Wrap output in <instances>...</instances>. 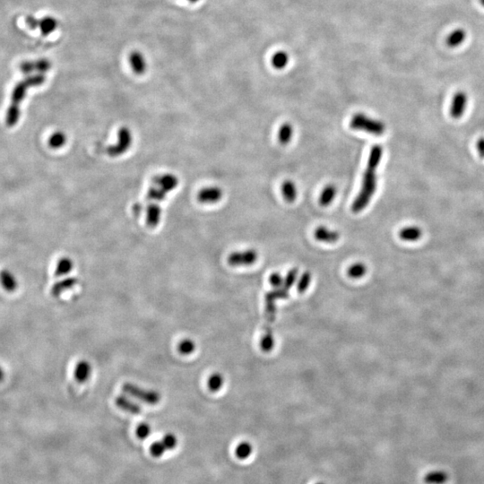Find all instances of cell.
Wrapping results in <instances>:
<instances>
[{
	"label": "cell",
	"mask_w": 484,
	"mask_h": 484,
	"mask_svg": "<svg viewBox=\"0 0 484 484\" xmlns=\"http://www.w3.org/2000/svg\"><path fill=\"white\" fill-rule=\"evenodd\" d=\"M260 346L265 353H268L271 351L272 349L274 348V340L273 338L272 334H266L265 336H263L262 339H261V342H260Z\"/></svg>",
	"instance_id": "cell-33"
},
{
	"label": "cell",
	"mask_w": 484,
	"mask_h": 484,
	"mask_svg": "<svg viewBox=\"0 0 484 484\" xmlns=\"http://www.w3.org/2000/svg\"><path fill=\"white\" fill-rule=\"evenodd\" d=\"M153 182L155 186L159 187L160 189H163L168 193L177 188L178 179L173 174H164L154 177Z\"/></svg>",
	"instance_id": "cell-11"
},
{
	"label": "cell",
	"mask_w": 484,
	"mask_h": 484,
	"mask_svg": "<svg viewBox=\"0 0 484 484\" xmlns=\"http://www.w3.org/2000/svg\"><path fill=\"white\" fill-rule=\"evenodd\" d=\"M77 283H78V279L75 277H68L63 279V280H60V281H59L58 283H56L52 286L51 291H50L51 295L58 298V297L61 295V293H63L65 290L72 289L73 287H75L77 285Z\"/></svg>",
	"instance_id": "cell-13"
},
{
	"label": "cell",
	"mask_w": 484,
	"mask_h": 484,
	"mask_svg": "<svg viewBox=\"0 0 484 484\" xmlns=\"http://www.w3.org/2000/svg\"><path fill=\"white\" fill-rule=\"evenodd\" d=\"M258 252L254 249L233 252L228 257V264L231 266H248L257 262Z\"/></svg>",
	"instance_id": "cell-6"
},
{
	"label": "cell",
	"mask_w": 484,
	"mask_h": 484,
	"mask_svg": "<svg viewBox=\"0 0 484 484\" xmlns=\"http://www.w3.org/2000/svg\"><path fill=\"white\" fill-rule=\"evenodd\" d=\"M383 148L379 145H375L371 150L369 155L367 168L364 171L362 184L360 192L356 196L353 205L352 211L354 213H360L370 204L372 196L375 194L378 186L377 169L382 159Z\"/></svg>",
	"instance_id": "cell-1"
},
{
	"label": "cell",
	"mask_w": 484,
	"mask_h": 484,
	"mask_svg": "<svg viewBox=\"0 0 484 484\" xmlns=\"http://www.w3.org/2000/svg\"><path fill=\"white\" fill-rule=\"evenodd\" d=\"M350 127L356 130L364 131L375 136H381L386 131V125L382 121L368 117L364 113H356L350 121Z\"/></svg>",
	"instance_id": "cell-3"
},
{
	"label": "cell",
	"mask_w": 484,
	"mask_h": 484,
	"mask_svg": "<svg viewBox=\"0 0 484 484\" xmlns=\"http://www.w3.org/2000/svg\"><path fill=\"white\" fill-rule=\"evenodd\" d=\"M297 276H298V270L296 268L291 269L287 274L286 277L284 278V284H283V286L281 288H284V290H288L292 286V284L295 283Z\"/></svg>",
	"instance_id": "cell-34"
},
{
	"label": "cell",
	"mask_w": 484,
	"mask_h": 484,
	"mask_svg": "<svg viewBox=\"0 0 484 484\" xmlns=\"http://www.w3.org/2000/svg\"><path fill=\"white\" fill-rule=\"evenodd\" d=\"M45 82V77L42 74L27 77L22 82L18 83L14 88L12 94V103L9 107L6 113V125L8 127H13L17 123L20 117V108L19 105L26 95L27 89L32 86H38Z\"/></svg>",
	"instance_id": "cell-2"
},
{
	"label": "cell",
	"mask_w": 484,
	"mask_h": 484,
	"mask_svg": "<svg viewBox=\"0 0 484 484\" xmlns=\"http://www.w3.org/2000/svg\"><path fill=\"white\" fill-rule=\"evenodd\" d=\"M151 432H152L151 426L147 423L143 422L140 425H138L137 429H136V436L138 438L144 440V439H146L150 436Z\"/></svg>",
	"instance_id": "cell-36"
},
{
	"label": "cell",
	"mask_w": 484,
	"mask_h": 484,
	"mask_svg": "<svg viewBox=\"0 0 484 484\" xmlns=\"http://www.w3.org/2000/svg\"><path fill=\"white\" fill-rule=\"evenodd\" d=\"M73 261L69 258H63L59 260L57 264V267L55 270V275L56 276H63L68 274L73 269Z\"/></svg>",
	"instance_id": "cell-22"
},
{
	"label": "cell",
	"mask_w": 484,
	"mask_h": 484,
	"mask_svg": "<svg viewBox=\"0 0 484 484\" xmlns=\"http://www.w3.org/2000/svg\"></svg>",
	"instance_id": "cell-46"
},
{
	"label": "cell",
	"mask_w": 484,
	"mask_h": 484,
	"mask_svg": "<svg viewBox=\"0 0 484 484\" xmlns=\"http://www.w3.org/2000/svg\"><path fill=\"white\" fill-rule=\"evenodd\" d=\"M476 149L482 159H484V136L480 137L476 142Z\"/></svg>",
	"instance_id": "cell-42"
},
{
	"label": "cell",
	"mask_w": 484,
	"mask_h": 484,
	"mask_svg": "<svg viewBox=\"0 0 484 484\" xmlns=\"http://www.w3.org/2000/svg\"><path fill=\"white\" fill-rule=\"evenodd\" d=\"M287 61H288L287 55L283 53V52H279V53L275 54L274 57L273 58V65L278 69H281V68H284V66L286 65Z\"/></svg>",
	"instance_id": "cell-35"
},
{
	"label": "cell",
	"mask_w": 484,
	"mask_h": 484,
	"mask_svg": "<svg viewBox=\"0 0 484 484\" xmlns=\"http://www.w3.org/2000/svg\"><path fill=\"white\" fill-rule=\"evenodd\" d=\"M25 23L28 25L31 30H35L37 28H39V24H40V20L36 19L35 17L32 16H27L26 18H25Z\"/></svg>",
	"instance_id": "cell-41"
},
{
	"label": "cell",
	"mask_w": 484,
	"mask_h": 484,
	"mask_svg": "<svg viewBox=\"0 0 484 484\" xmlns=\"http://www.w3.org/2000/svg\"><path fill=\"white\" fill-rule=\"evenodd\" d=\"M58 27V21L51 16H46L40 20L39 28L42 32V35L48 36L53 32Z\"/></svg>",
	"instance_id": "cell-20"
},
{
	"label": "cell",
	"mask_w": 484,
	"mask_h": 484,
	"mask_svg": "<svg viewBox=\"0 0 484 484\" xmlns=\"http://www.w3.org/2000/svg\"><path fill=\"white\" fill-rule=\"evenodd\" d=\"M20 69L22 73L24 74H30L32 71L35 70V65H34V62H32V61H24L23 63H21L20 65Z\"/></svg>",
	"instance_id": "cell-40"
},
{
	"label": "cell",
	"mask_w": 484,
	"mask_h": 484,
	"mask_svg": "<svg viewBox=\"0 0 484 484\" xmlns=\"http://www.w3.org/2000/svg\"><path fill=\"white\" fill-rule=\"evenodd\" d=\"M168 449H166L165 445L161 440L153 443L150 448V453L155 458H160L164 455Z\"/></svg>",
	"instance_id": "cell-31"
},
{
	"label": "cell",
	"mask_w": 484,
	"mask_h": 484,
	"mask_svg": "<svg viewBox=\"0 0 484 484\" xmlns=\"http://www.w3.org/2000/svg\"><path fill=\"white\" fill-rule=\"evenodd\" d=\"M269 281H270V284H271L272 286H274V288H281L284 284V278L280 274H271V276L269 278Z\"/></svg>",
	"instance_id": "cell-39"
},
{
	"label": "cell",
	"mask_w": 484,
	"mask_h": 484,
	"mask_svg": "<svg viewBox=\"0 0 484 484\" xmlns=\"http://www.w3.org/2000/svg\"><path fill=\"white\" fill-rule=\"evenodd\" d=\"M468 103V97L467 95L463 91L456 92L452 100H451V105H450V116L455 119H459L464 116L466 113Z\"/></svg>",
	"instance_id": "cell-7"
},
{
	"label": "cell",
	"mask_w": 484,
	"mask_h": 484,
	"mask_svg": "<svg viewBox=\"0 0 484 484\" xmlns=\"http://www.w3.org/2000/svg\"><path fill=\"white\" fill-rule=\"evenodd\" d=\"M252 453V446L248 442H242L238 445L235 450V454L239 459L244 460L248 458Z\"/></svg>",
	"instance_id": "cell-27"
},
{
	"label": "cell",
	"mask_w": 484,
	"mask_h": 484,
	"mask_svg": "<svg viewBox=\"0 0 484 484\" xmlns=\"http://www.w3.org/2000/svg\"><path fill=\"white\" fill-rule=\"evenodd\" d=\"M195 343L191 339H185L179 342L178 344V352L183 355H189L193 354L195 350Z\"/></svg>",
	"instance_id": "cell-30"
},
{
	"label": "cell",
	"mask_w": 484,
	"mask_h": 484,
	"mask_svg": "<svg viewBox=\"0 0 484 484\" xmlns=\"http://www.w3.org/2000/svg\"><path fill=\"white\" fill-rule=\"evenodd\" d=\"M337 195V188L334 185H327L321 192L319 197V205L321 207L329 206Z\"/></svg>",
	"instance_id": "cell-19"
},
{
	"label": "cell",
	"mask_w": 484,
	"mask_h": 484,
	"mask_svg": "<svg viewBox=\"0 0 484 484\" xmlns=\"http://www.w3.org/2000/svg\"><path fill=\"white\" fill-rule=\"evenodd\" d=\"M187 1H189L190 3H196V2H198L199 0H187Z\"/></svg>",
	"instance_id": "cell-44"
},
{
	"label": "cell",
	"mask_w": 484,
	"mask_h": 484,
	"mask_svg": "<svg viewBox=\"0 0 484 484\" xmlns=\"http://www.w3.org/2000/svg\"><path fill=\"white\" fill-rule=\"evenodd\" d=\"M422 237V230L418 226H407L399 231V238L404 242H417Z\"/></svg>",
	"instance_id": "cell-15"
},
{
	"label": "cell",
	"mask_w": 484,
	"mask_h": 484,
	"mask_svg": "<svg viewBox=\"0 0 484 484\" xmlns=\"http://www.w3.org/2000/svg\"><path fill=\"white\" fill-rule=\"evenodd\" d=\"M315 238L319 242H326V243H334L339 240V233L336 230H331L324 226L318 227L314 232Z\"/></svg>",
	"instance_id": "cell-14"
},
{
	"label": "cell",
	"mask_w": 484,
	"mask_h": 484,
	"mask_svg": "<svg viewBox=\"0 0 484 484\" xmlns=\"http://www.w3.org/2000/svg\"><path fill=\"white\" fill-rule=\"evenodd\" d=\"M115 403L118 408L131 414H139L142 412L141 406L138 403H136V402L131 400L127 395L117 396L115 399Z\"/></svg>",
	"instance_id": "cell-10"
},
{
	"label": "cell",
	"mask_w": 484,
	"mask_h": 484,
	"mask_svg": "<svg viewBox=\"0 0 484 484\" xmlns=\"http://www.w3.org/2000/svg\"><path fill=\"white\" fill-rule=\"evenodd\" d=\"M75 378L79 383H85L91 378L92 366L87 360H81L77 364L74 371Z\"/></svg>",
	"instance_id": "cell-12"
},
{
	"label": "cell",
	"mask_w": 484,
	"mask_h": 484,
	"mask_svg": "<svg viewBox=\"0 0 484 484\" xmlns=\"http://www.w3.org/2000/svg\"><path fill=\"white\" fill-rule=\"evenodd\" d=\"M161 441L165 445L166 449L170 451V450H172L177 447V437L172 433H168L164 437H162Z\"/></svg>",
	"instance_id": "cell-37"
},
{
	"label": "cell",
	"mask_w": 484,
	"mask_h": 484,
	"mask_svg": "<svg viewBox=\"0 0 484 484\" xmlns=\"http://www.w3.org/2000/svg\"><path fill=\"white\" fill-rule=\"evenodd\" d=\"M224 192L219 187H208L201 189L197 195L198 201L202 204H215L222 199Z\"/></svg>",
	"instance_id": "cell-8"
},
{
	"label": "cell",
	"mask_w": 484,
	"mask_h": 484,
	"mask_svg": "<svg viewBox=\"0 0 484 484\" xmlns=\"http://www.w3.org/2000/svg\"><path fill=\"white\" fill-rule=\"evenodd\" d=\"M0 283L3 288L9 292H12L17 288V282L16 278L13 275L12 273L7 270L1 271L0 273Z\"/></svg>",
	"instance_id": "cell-18"
},
{
	"label": "cell",
	"mask_w": 484,
	"mask_h": 484,
	"mask_svg": "<svg viewBox=\"0 0 484 484\" xmlns=\"http://www.w3.org/2000/svg\"><path fill=\"white\" fill-rule=\"evenodd\" d=\"M367 273V266L363 263H355L348 268V276L352 279H360L363 277Z\"/></svg>",
	"instance_id": "cell-26"
},
{
	"label": "cell",
	"mask_w": 484,
	"mask_h": 484,
	"mask_svg": "<svg viewBox=\"0 0 484 484\" xmlns=\"http://www.w3.org/2000/svg\"><path fill=\"white\" fill-rule=\"evenodd\" d=\"M118 140L117 145L107 148V153L112 156L116 157L126 153L132 144V135L128 128H121L118 133Z\"/></svg>",
	"instance_id": "cell-5"
},
{
	"label": "cell",
	"mask_w": 484,
	"mask_h": 484,
	"mask_svg": "<svg viewBox=\"0 0 484 484\" xmlns=\"http://www.w3.org/2000/svg\"><path fill=\"white\" fill-rule=\"evenodd\" d=\"M34 65H35V70L42 74L49 70V68L51 67V63L48 59H42L35 61Z\"/></svg>",
	"instance_id": "cell-38"
},
{
	"label": "cell",
	"mask_w": 484,
	"mask_h": 484,
	"mask_svg": "<svg viewBox=\"0 0 484 484\" xmlns=\"http://www.w3.org/2000/svg\"><path fill=\"white\" fill-rule=\"evenodd\" d=\"M224 384H225V378L220 373H214L213 375H211L207 381L208 388L212 392H218L219 390H221L223 387Z\"/></svg>",
	"instance_id": "cell-25"
},
{
	"label": "cell",
	"mask_w": 484,
	"mask_h": 484,
	"mask_svg": "<svg viewBox=\"0 0 484 484\" xmlns=\"http://www.w3.org/2000/svg\"><path fill=\"white\" fill-rule=\"evenodd\" d=\"M166 194L167 192L164 191L163 189H160L159 187L157 186H152L149 191H148L147 198L148 200H154L158 201V202H161L165 198Z\"/></svg>",
	"instance_id": "cell-29"
},
{
	"label": "cell",
	"mask_w": 484,
	"mask_h": 484,
	"mask_svg": "<svg viewBox=\"0 0 484 484\" xmlns=\"http://www.w3.org/2000/svg\"><path fill=\"white\" fill-rule=\"evenodd\" d=\"M480 1V4L484 7V0H479Z\"/></svg>",
	"instance_id": "cell-45"
},
{
	"label": "cell",
	"mask_w": 484,
	"mask_h": 484,
	"mask_svg": "<svg viewBox=\"0 0 484 484\" xmlns=\"http://www.w3.org/2000/svg\"><path fill=\"white\" fill-rule=\"evenodd\" d=\"M467 36L465 30L457 28L449 33L446 39V43L449 48L459 47L467 40Z\"/></svg>",
	"instance_id": "cell-16"
},
{
	"label": "cell",
	"mask_w": 484,
	"mask_h": 484,
	"mask_svg": "<svg viewBox=\"0 0 484 484\" xmlns=\"http://www.w3.org/2000/svg\"><path fill=\"white\" fill-rule=\"evenodd\" d=\"M4 378H5V374H4L3 370H2V369H1V367H0V382L4 379Z\"/></svg>",
	"instance_id": "cell-43"
},
{
	"label": "cell",
	"mask_w": 484,
	"mask_h": 484,
	"mask_svg": "<svg viewBox=\"0 0 484 484\" xmlns=\"http://www.w3.org/2000/svg\"><path fill=\"white\" fill-rule=\"evenodd\" d=\"M282 194L284 199L288 203L294 202L297 197V189L295 184L290 180H286L282 184Z\"/></svg>",
	"instance_id": "cell-21"
},
{
	"label": "cell",
	"mask_w": 484,
	"mask_h": 484,
	"mask_svg": "<svg viewBox=\"0 0 484 484\" xmlns=\"http://www.w3.org/2000/svg\"><path fill=\"white\" fill-rule=\"evenodd\" d=\"M122 390L125 394H127V396L135 397L137 400L149 405H155L159 403L161 398L157 391L144 389L141 387L133 383H125L122 386Z\"/></svg>",
	"instance_id": "cell-4"
},
{
	"label": "cell",
	"mask_w": 484,
	"mask_h": 484,
	"mask_svg": "<svg viewBox=\"0 0 484 484\" xmlns=\"http://www.w3.org/2000/svg\"><path fill=\"white\" fill-rule=\"evenodd\" d=\"M146 224L150 228H155L159 225L161 217V209L157 204H151L146 211Z\"/></svg>",
	"instance_id": "cell-17"
},
{
	"label": "cell",
	"mask_w": 484,
	"mask_h": 484,
	"mask_svg": "<svg viewBox=\"0 0 484 484\" xmlns=\"http://www.w3.org/2000/svg\"><path fill=\"white\" fill-rule=\"evenodd\" d=\"M129 60L130 66L136 75L142 76L146 72L147 65H146L145 56L143 55L142 52H140L138 50L132 51L129 54Z\"/></svg>",
	"instance_id": "cell-9"
},
{
	"label": "cell",
	"mask_w": 484,
	"mask_h": 484,
	"mask_svg": "<svg viewBox=\"0 0 484 484\" xmlns=\"http://www.w3.org/2000/svg\"><path fill=\"white\" fill-rule=\"evenodd\" d=\"M310 282H311V274L309 272H305L298 282L297 289L300 292L306 291L310 284Z\"/></svg>",
	"instance_id": "cell-32"
},
{
	"label": "cell",
	"mask_w": 484,
	"mask_h": 484,
	"mask_svg": "<svg viewBox=\"0 0 484 484\" xmlns=\"http://www.w3.org/2000/svg\"><path fill=\"white\" fill-rule=\"evenodd\" d=\"M448 480V474L442 471H432L427 473L424 482L428 484H443Z\"/></svg>",
	"instance_id": "cell-24"
},
{
	"label": "cell",
	"mask_w": 484,
	"mask_h": 484,
	"mask_svg": "<svg viewBox=\"0 0 484 484\" xmlns=\"http://www.w3.org/2000/svg\"><path fill=\"white\" fill-rule=\"evenodd\" d=\"M65 142H66V136L63 132H56L48 139L49 146L55 149L62 147L63 145H65Z\"/></svg>",
	"instance_id": "cell-28"
},
{
	"label": "cell",
	"mask_w": 484,
	"mask_h": 484,
	"mask_svg": "<svg viewBox=\"0 0 484 484\" xmlns=\"http://www.w3.org/2000/svg\"><path fill=\"white\" fill-rule=\"evenodd\" d=\"M293 135V128L290 123H284L281 126L278 133V140L281 145H286L291 140Z\"/></svg>",
	"instance_id": "cell-23"
}]
</instances>
